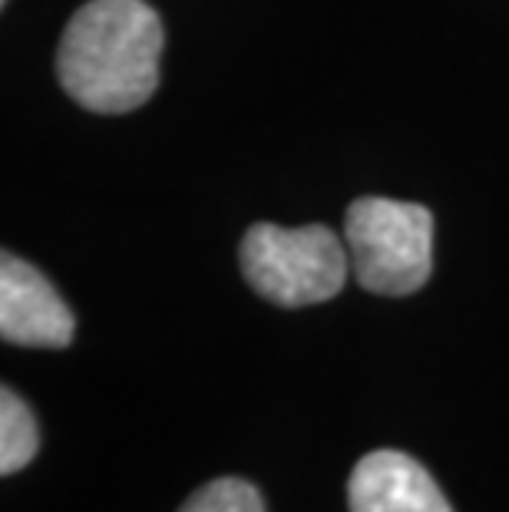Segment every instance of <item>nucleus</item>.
<instances>
[{"instance_id": "obj_3", "label": "nucleus", "mask_w": 509, "mask_h": 512, "mask_svg": "<svg viewBox=\"0 0 509 512\" xmlns=\"http://www.w3.org/2000/svg\"><path fill=\"white\" fill-rule=\"evenodd\" d=\"M351 271L348 245L324 225L281 228L258 222L245 232L242 275L278 308L331 301Z\"/></svg>"}, {"instance_id": "obj_5", "label": "nucleus", "mask_w": 509, "mask_h": 512, "mask_svg": "<svg viewBox=\"0 0 509 512\" xmlns=\"http://www.w3.org/2000/svg\"><path fill=\"white\" fill-rule=\"evenodd\" d=\"M351 512H453L424 463L400 450H374L354 466Z\"/></svg>"}, {"instance_id": "obj_4", "label": "nucleus", "mask_w": 509, "mask_h": 512, "mask_svg": "<svg viewBox=\"0 0 509 512\" xmlns=\"http://www.w3.org/2000/svg\"><path fill=\"white\" fill-rule=\"evenodd\" d=\"M0 337L20 347H70L73 311L24 258H0Z\"/></svg>"}, {"instance_id": "obj_1", "label": "nucleus", "mask_w": 509, "mask_h": 512, "mask_svg": "<svg viewBox=\"0 0 509 512\" xmlns=\"http://www.w3.org/2000/svg\"><path fill=\"white\" fill-rule=\"evenodd\" d=\"M166 47L162 20L146 0H90L60 37V86L93 113H133L153 100Z\"/></svg>"}, {"instance_id": "obj_8", "label": "nucleus", "mask_w": 509, "mask_h": 512, "mask_svg": "<svg viewBox=\"0 0 509 512\" xmlns=\"http://www.w3.org/2000/svg\"><path fill=\"white\" fill-rule=\"evenodd\" d=\"M0 4H7V0H0Z\"/></svg>"}, {"instance_id": "obj_2", "label": "nucleus", "mask_w": 509, "mask_h": 512, "mask_svg": "<svg viewBox=\"0 0 509 512\" xmlns=\"http://www.w3.org/2000/svg\"><path fill=\"white\" fill-rule=\"evenodd\" d=\"M344 245L357 285L404 298L424 288L433 271V215L417 202L364 195L348 209Z\"/></svg>"}, {"instance_id": "obj_6", "label": "nucleus", "mask_w": 509, "mask_h": 512, "mask_svg": "<svg viewBox=\"0 0 509 512\" xmlns=\"http://www.w3.org/2000/svg\"><path fill=\"white\" fill-rule=\"evenodd\" d=\"M40 430L34 410L14 390H0V473L10 476L37 456Z\"/></svg>"}, {"instance_id": "obj_7", "label": "nucleus", "mask_w": 509, "mask_h": 512, "mask_svg": "<svg viewBox=\"0 0 509 512\" xmlns=\"http://www.w3.org/2000/svg\"><path fill=\"white\" fill-rule=\"evenodd\" d=\"M179 512H265V503L248 479L222 476L199 486Z\"/></svg>"}]
</instances>
